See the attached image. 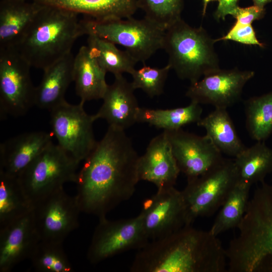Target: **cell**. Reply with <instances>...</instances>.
<instances>
[{"mask_svg": "<svg viewBox=\"0 0 272 272\" xmlns=\"http://www.w3.org/2000/svg\"><path fill=\"white\" fill-rule=\"evenodd\" d=\"M139 157L124 130L109 126L77 173L81 211L100 218L130 199L140 181Z\"/></svg>", "mask_w": 272, "mask_h": 272, "instance_id": "1", "label": "cell"}, {"mask_svg": "<svg viewBox=\"0 0 272 272\" xmlns=\"http://www.w3.org/2000/svg\"><path fill=\"white\" fill-rule=\"evenodd\" d=\"M226 249L209 231L185 225L139 250L131 272H224Z\"/></svg>", "mask_w": 272, "mask_h": 272, "instance_id": "2", "label": "cell"}, {"mask_svg": "<svg viewBox=\"0 0 272 272\" xmlns=\"http://www.w3.org/2000/svg\"><path fill=\"white\" fill-rule=\"evenodd\" d=\"M79 14L41 5L17 47L31 67L44 69L71 52L87 30Z\"/></svg>", "mask_w": 272, "mask_h": 272, "instance_id": "3", "label": "cell"}, {"mask_svg": "<svg viewBox=\"0 0 272 272\" xmlns=\"http://www.w3.org/2000/svg\"><path fill=\"white\" fill-rule=\"evenodd\" d=\"M261 183L226 249L229 271H258L272 260V184Z\"/></svg>", "mask_w": 272, "mask_h": 272, "instance_id": "4", "label": "cell"}, {"mask_svg": "<svg viewBox=\"0 0 272 272\" xmlns=\"http://www.w3.org/2000/svg\"><path fill=\"white\" fill-rule=\"evenodd\" d=\"M217 41L202 27H193L180 19L166 30L163 49L171 69L192 84L220 69L214 48Z\"/></svg>", "mask_w": 272, "mask_h": 272, "instance_id": "5", "label": "cell"}, {"mask_svg": "<svg viewBox=\"0 0 272 272\" xmlns=\"http://www.w3.org/2000/svg\"><path fill=\"white\" fill-rule=\"evenodd\" d=\"M87 35L92 32L124 47L138 62L145 63L157 50L163 49L166 30L144 17L138 20H84Z\"/></svg>", "mask_w": 272, "mask_h": 272, "instance_id": "6", "label": "cell"}, {"mask_svg": "<svg viewBox=\"0 0 272 272\" xmlns=\"http://www.w3.org/2000/svg\"><path fill=\"white\" fill-rule=\"evenodd\" d=\"M78 165L60 146L52 143L18 178L33 206L40 200L63 188L64 183H76Z\"/></svg>", "mask_w": 272, "mask_h": 272, "instance_id": "7", "label": "cell"}, {"mask_svg": "<svg viewBox=\"0 0 272 272\" xmlns=\"http://www.w3.org/2000/svg\"><path fill=\"white\" fill-rule=\"evenodd\" d=\"M237 183L233 160L224 158L205 174L187 180L182 190L186 209L185 225L209 217L221 208Z\"/></svg>", "mask_w": 272, "mask_h": 272, "instance_id": "8", "label": "cell"}, {"mask_svg": "<svg viewBox=\"0 0 272 272\" xmlns=\"http://www.w3.org/2000/svg\"><path fill=\"white\" fill-rule=\"evenodd\" d=\"M85 102L73 105L66 101L50 112L52 133L60 146L78 164L84 161L95 147L93 124L94 115L84 110Z\"/></svg>", "mask_w": 272, "mask_h": 272, "instance_id": "9", "label": "cell"}, {"mask_svg": "<svg viewBox=\"0 0 272 272\" xmlns=\"http://www.w3.org/2000/svg\"><path fill=\"white\" fill-rule=\"evenodd\" d=\"M31 65L17 48L0 50V113L19 117L34 105Z\"/></svg>", "mask_w": 272, "mask_h": 272, "instance_id": "10", "label": "cell"}, {"mask_svg": "<svg viewBox=\"0 0 272 272\" xmlns=\"http://www.w3.org/2000/svg\"><path fill=\"white\" fill-rule=\"evenodd\" d=\"M142 219L138 216L111 220L99 218L87 253L89 261L98 263L106 259L130 250H140L149 242Z\"/></svg>", "mask_w": 272, "mask_h": 272, "instance_id": "11", "label": "cell"}, {"mask_svg": "<svg viewBox=\"0 0 272 272\" xmlns=\"http://www.w3.org/2000/svg\"><path fill=\"white\" fill-rule=\"evenodd\" d=\"M81 212L76 196H70L63 188L35 203L32 213L40 240L63 243L78 227Z\"/></svg>", "mask_w": 272, "mask_h": 272, "instance_id": "12", "label": "cell"}, {"mask_svg": "<svg viewBox=\"0 0 272 272\" xmlns=\"http://www.w3.org/2000/svg\"><path fill=\"white\" fill-rule=\"evenodd\" d=\"M141 216L149 241L161 239L185 225L186 209L182 191L174 186L157 189L143 203Z\"/></svg>", "mask_w": 272, "mask_h": 272, "instance_id": "13", "label": "cell"}, {"mask_svg": "<svg viewBox=\"0 0 272 272\" xmlns=\"http://www.w3.org/2000/svg\"><path fill=\"white\" fill-rule=\"evenodd\" d=\"M254 76L252 71L219 69L190 84L185 95L199 104L227 109L239 101L244 86Z\"/></svg>", "mask_w": 272, "mask_h": 272, "instance_id": "14", "label": "cell"}, {"mask_svg": "<svg viewBox=\"0 0 272 272\" xmlns=\"http://www.w3.org/2000/svg\"><path fill=\"white\" fill-rule=\"evenodd\" d=\"M180 172L187 180L210 171L224 158L206 135L200 136L183 130H164Z\"/></svg>", "mask_w": 272, "mask_h": 272, "instance_id": "15", "label": "cell"}, {"mask_svg": "<svg viewBox=\"0 0 272 272\" xmlns=\"http://www.w3.org/2000/svg\"><path fill=\"white\" fill-rule=\"evenodd\" d=\"M40 240L32 211L0 227V271H10L16 264L29 258Z\"/></svg>", "mask_w": 272, "mask_h": 272, "instance_id": "16", "label": "cell"}, {"mask_svg": "<svg viewBox=\"0 0 272 272\" xmlns=\"http://www.w3.org/2000/svg\"><path fill=\"white\" fill-rule=\"evenodd\" d=\"M138 171L140 181L151 182L157 189L174 186L180 171L164 131L151 140L139 157Z\"/></svg>", "mask_w": 272, "mask_h": 272, "instance_id": "17", "label": "cell"}, {"mask_svg": "<svg viewBox=\"0 0 272 272\" xmlns=\"http://www.w3.org/2000/svg\"><path fill=\"white\" fill-rule=\"evenodd\" d=\"M114 77L102 98V106L94 116L96 120L104 119L109 126L124 130L137 122L136 115L140 107L131 83L122 75Z\"/></svg>", "mask_w": 272, "mask_h": 272, "instance_id": "18", "label": "cell"}, {"mask_svg": "<svg viewBox=\"0 0 272 272\" xmlns=\"http://www.w3.org/2000/svg\"><path fill=\"white\" fill-rule=\"evenodd\" d=\"M52 142L45 131L25 132L0 145V170L16 177L29 165Z\"/></svg>", "mask_w": 272, "mask_h": 272, "instance_id": "19", "label": "cell"}, {"mask_svg": "<svg viewBox=\"0 0 272 272\" xmlns=\"http://www.w3.org/2000/svg\"><path fill=\"white\" fill-rule=\"evenodd\" d=\"M41 7L33 1H1L0 50L17 49Z\"/></svg>", "mask_w": 272, "mask_h": 272, "instance_id": "20", "label": "cell"}, {"mask_svg": "<svg viewBox=\"0 0 272 272\" xmlns=\"http://www.w3.org/2000/svg\"><path fill=\"white\" fill-rule=\"evenodd\" d=\"M74 58L71 52L43 70L41 81L35 87V105L49 111L66 101L65 93L74 81Z\"/></svg>", "mask_w": 272, "mask_h": 272, "instance_id": "21", "label": "cell"}, {"mask_svg": "<svg viewBox=\"0 0 272 272\" xmlns=\"http://www.w3.org/2000/svg\"><path fill=\"white\" fill-rule=\"evenodd\" d=\"M83 14L97 20L132 17L138 8V0H33Z\"/></svg>", "mask_w": 272, "mask_h": 272, "instance_id": "22", "label": "cell"}, {"mask_svg": "<svg viewBox=\"0 0 272 272\" xmlns=\"http://www.w3.org/2000/svg\"><path fill=\"white\" fill-rule=\"evenodd\" d=\"M106 72L91 56L87 46H82L74 58L73 82L81 101L102 99L108 88Z\"/></svg>", "mask_w": 272, "mask_h": 272, "instance_id": "23", "label": "cell"}, {"mask_svg": "<svg viewBox=\"0 0 272 272\" xmlns=\"http://www.w3.org/2000/svg\"><path fill=\"white\" fill-rule=\"evenodd\" d=\"M197 124L205 129L206 135L222 154L235 157L246 148L237 133L227 109L215 108L201 118Z\"/></svg>", "mask_w": 272, "mask_h": 272, "instance_id": "24", "label": "cell"}, {"mask_svg": "<svg viewBox=\"0 0 272 272\" xmlns=\"http://www.w3.org/2000/svg\"><path fill=\"white\" fill-rule=\"evenodd\" d=\"M237 183L251 186L264 181L272 172V149L264 141H258L233 160Z\"/></svg>", "mask_w": 272, "mask_h": 272, "instance_id": "25", "label": "cell"}, {"mask_svg": "<svg viewBox=\"0 0 272 272\" xmlns=\"http://www.w3.org/2000/svg\"><path fill=\"white\" fill-rule=\"evenodd\" d=\"M202 109L199 104L191 101L186 106L160 109L139 107L136 122L146 123L164 130H175L196 122L201 118Z\"/></svg>", "mask_w": 272, "mask_h": 272, "instance_id": "26", "label": "cell"}, {"mask_svg": "<svg viewBox=\"0 0 272 272\" xmlns=\"http://www.w3.org/2000/svg\"><path fill=\"white\" fill-rule=\"evenodd\" d=\"M32 208L18 177L0 170V227L26 215Z\"/></svg>", "mask_w": 272, "mask_h": 272, "instance_id": "27", "label": "cell"}, {"mask_svg": "<svg viewBox=\"0 0 272 272\" xmlns=\"http://www.w3.org/2000/svg\"><path fill=\"white\" fill-rule=\"evenodd\" d=\"M87 47L91 56L107 73L114 76L130 74L138 62L126 50L119 49L115 44L94 33L88 35Z\"/></svg>", "mask_w": 272, "mask_h": 272, "instance_id": "28", "label": "cell"}, {"mask_svg": "<svg viewBox=\"0 0 272 272\" xmlns=\"http://www.w3.org/2000/svg\"><path fill=\"white\" fill-rule=\"evenodd\" d=\"M251 186L237 183L221 208L210 231L217 236L238 227L245 213Z\"/></svg>", "mask_w": 272, "mask_h": 272, "instance_id": "29", "label": "cell"}, {"mask_svg": "<svg viewBox=\"0 0 272 272\" xmlns=\"http://www.w3.org/2000/svg\"><path fill=\"white\" fill-rule=\"evenodd\" d=\"M245 123L250 137L264 141L272 134V91L244 102Z\"/></svg>", "mask_w": 272, "mask_h": 272, "instance_id": "30", "label": "cell"}, {"mask_svg": "<svg viewBox=\"0 0 272 272\" xmlns=\"http://www.w3.org/2000/svg\"><path fill=\"white\" fill-rule=\"evenodd\" d=\"M29 259L33 267L40 272H72V266L62 242L40 240Z\"/></svg>", "mask_w": 272, "mask_h": 272, "instance_id": "31", "label": "cell"}, {"mask_svg": "<svg viewBox=\"0 0 272 272\" xmlns=\"http://www.w3.org/2000/svg\"><path fill=\"white\" fill-rule=\"evenodd\" d=\"M145 18L166 30L181 19L182 0H138Z\"/></svg>", "mask_w": 272, "mask_h": 272, "instance_id": "32", "label": "cell"}, {"mask_svg": "<svg viewBox=\"0 0 272 272\" xmlns=\"http://www.w3.org/2000/svg\"><path fill=\"white\" fill-rule=\"evenodd\" d=\"M171 69L168 63L161 68L147 66L144 63L143 67L134 69L130 74L132 78L131 85L134 90L140 89L151 98L159 96L163 93Z\"/></svg>", "mask_w": 272, "mask_h": 272, "instance_id": "33", "label": "cell"}, {"mask_svg": "<svg viewBox=\"0 0 272 272\" xmlns=\"http://www.w3.org/2000/svg\"><path fill=\"white\" fill-rule=\"evenodd\" d=\"M228 40L244 44L257 45L262 48L264 46L258 40L251 24H243L237 21L226 35L217 41Z\"/></svg>", "mask_w": 272, "mask_h": 272, "instance_id": "34", "label": "cell"}, {"mask_svg": "<svg viewBox=\"0 0 272 272\" xmlns=\"http://www.w3.org/2000/svg\"><path fill=\"white\" fill-rule=\"evenodd\" d=\"M265 15V9L253 5L246 8L238 7L233 17L236 21L243 24H251L255 21L262 19Z\"/></svg>", "mask_w": 272, "mask_h": 272, "instance_id": "35", "label": "cell"}, {"mask_svg": "<svg viewBox=\"0 0 272 272\" xmlns=\"http://www.w3.org/2000/svg\"><path fill=\"white\" fill-rule=\"evenodd\" d=\"M217 10L214 13V17L217 20H224L226 16H233L238 7L239 0H219Z\"/></svg>", "mask_w": 272, "mask_h": 272, "instance_id": "36", "label": "cell"}, {"mask_svg": "<svg viewBox=\"0 0 272 272\" xmlns=\"http://www.w3.org/2000/svg\"><path fill=\"white\" fill-rule=\"evenodd\" d=\"M254 5L258 6L259 7L264 8L268 3H270L272 0H252Z\"/></svg>", "mask_w": 272, "mask_h": 272, "instance_id": "37", "label": "cell"}, {"mask_svg": "<svg viewBox=\"0 0 272 272\" xmlns=\"http://www.w3.org/2000/svg\"><path fill=\"white\" fill-rule=\"evenodd\" d=\"M203 14L204 15L206 13V7H207V6L208 5V4L209 3V2H210L211 1H217V0H203ZM219 1V0H218Z\"/></svg>", "mask_w": 272, "mask_h": 272, "instance_id": "38", "label": "cell"}, {"mask_svg": "<svg viewBox=\"0 0 272 272\" xmlns=\"http://www.w3.org/2000/svg\"><path fill=\"white\" fill-rule=\"evenodd\" d=\"M14 1H26L27 2V1H29V0H14ZM33 1V0H32Z\"/></svg>", "mask_w": 272, "mask_h": 272, "instance_id": "39", "label": "cell"}]
</instances>
